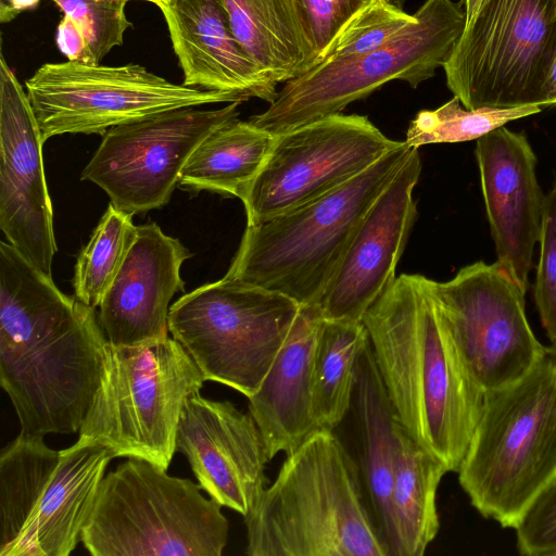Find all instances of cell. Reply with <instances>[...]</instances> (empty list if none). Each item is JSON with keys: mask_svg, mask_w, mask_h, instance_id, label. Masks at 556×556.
<instances>
[{"mask_svg": "<svg viewBox=\"0 0 556 556\" xmlns=\"http://www.w3.org/2000/svg\"><path fill=\"white\" fill-rule=\"evenodd\" d=\"M185 245L159 225L137 226L126 258L99 305V323L114 346H136L166 340L169 302L184 291Z\"/></svg>", "mask_w": 556, "mask_h": 556, "instance_id": "cell-20", "label": "cell"}, {"mask_svg": "<svg viewBox=\"0 0 556 556\" xmlns=\"http://www.w3.org/2000/svg\"><path fill=\"white\" fill-rule=\"evenodd\" d=\"M375 0H294L317 55L323 62L332 43L361 11Z\"/></svg>", "mask_w": 556, "mask_h": 556, "instance_id": "cell-33", "label": "cell"}, {"mask_svg": "<svg viewBox=\"0 0 556 556\" xmlns=\"http://www.w3.org/2000/svg\"><path fill=\"white\" fill-rule=\"evenodd\" d=\"M458 480L472 506L504 528L556 477V345L519 379L485 392Z\"/></svg>", "mask_w": 556, "mask_h": 556, "instance_id": "cell-4", "label": "cell"}, {"mask_svg": "<svg viewBox=\"0 0 556 556\" xmlns=\"http://www.w3.org/2000/svg\"><path fill=\"white\" fill-rule=\"evenodd\" d=\"M414 14L416 20L381 48L318 63L288 80L267 110L249 121L277 136L339 114L389 81L416 88L432 78L465 29V11L462 2L426 0Z\"/></svg>", "mask_w": 556, "mask_h": 556, "instance_id": "cell-9", "label": "cell"}, {"mask_svg": "<svg viewBox=\"0 0 556 556\" xmlns=\"http://www.w3.org/2000/svg\"><path fill=\"white\" fill-rule=\"evenodd\" d=\"M476 157L497 262L526 293L545 201L536 156L523 134L502 126L477 140Z\"/></svg>", "mask_w": 556, "mask_h": 556, "instance_id": "cell-19", "label": "cell"}, {"mask_svg": "<svg viewBox=\"0 0 556 556\" xmlns=\"http://www.w3.org/2000/svg\"><path fill=\"white\" fill-rule=\"evenodd\" d=\"M111 452L77 440L64 450L18 434L0 455V556H68L81 541Z\"/></svg>", "mask_w": 556, "mask_h": 556, "instance_id": "cell-7", "label": "cell"}, {"mask_svg": "<svg viewBox=\"0 0 556 556\" xmlns=\"http://www.w3.org/2000/svg\"><path fill=\"white\" fill-rule=\"evenodd\" d=\"M222 1L239 45L273 83H287L318 64L294 0Z\"/></svg>", "mask_w": 556, "mask_h": 556, "instance_id": "cell-24", "label": "cell"}, {"mask_svg": "<svg viewBox=\"0 0 556 556\" xmlns=\"http://www.w3.org/2000/svg\"><path fill=\"white\" fill-rule=\"evenodd\" d=\"M176 447L187 457L201 489L219 505L244 517L261 500L269 458L250 413L195 392L185 402Z\"/></svg>", "mask_w": 556, "mask_h": 556, "instance_id": "cell-18", "label": "cell"}, {"mask_svg": "<svg viewBox=\"0 0 556 556\" xmlns=\"http://www.w3.org/2000/svg\"><path fill=\"white\" fill-rule=\"evenodd\" d=\"M242 102L214 110L180 108L109 129L81 173L119 211L143 214L166 205L195 147L238 119Z\"/></svg>", "mask_w": 556, "mask_h": 556, "instance_id": "cell-15", "label": "cell"}, {"mask_svg": "<svg viewBox=\"0 0 556 556\" xmlns=\"http://www.w3.org/2000/svg\"><path fill=\"white\" fill-rule=\"evenodd\" d=\"M556 52V0H481L443 66L466 109L541 106Z\"/></svg>", "mask_w": 556, "mask_h": 556, "instance_id": "cell-11", "label": "cell"}, {"mask_svg": "<svg viewBox=\"0 0 556 556\" xmlns=\"http://www.w3.org/2000/svg\"><path fill=\"white\" fill-rule=\"evenodd\" d=\"M539 105L466 109L457 97L434 110H422L409 123L406 143L419 148L430 143L478 140L508 122L541 112Z\"/></svg>", "mask_w": 556, "mask_h": 556, "instance_id": "cell-29", "label": "cell"}, {"mask_svg": "<svg viewBox=\"0 0 556 556\" xmlns=\"http://www.w3.org/2000/svg\"><path fill=\"white\" fill-rule=\"evenodd\" d=\"M108 339L96 309L64 294L0 242V384L23 435L78 432L98 390Z\"/></svg>", "mask_w": 556, "mask_h": 556, "instance_id": "cell-1", "label": "cell"}, {"mask_svg": "<svg viewBox=\"0 0 556 556\" xmlns=\"http://www.w3.org/2000/svg\"><path fill=\"white\" fill-rule=\"evenodd\" d=\"M204 378L174 338L136 345L108 342L101 382L78 440L106 447L113 457H135L167 469L186 400Z\"/></svg>", "mask_w": 556, "mask_h": 556, "instance_id": "cell-8", "label": "cell"}, {"mask_svg": "<svg viewBox=\"0 0 556 556\" xmlns=\"http://www.w3.org/2000/svg\"><path fill=\"white\" fill-rule=\"evenodd\" d=\"M244 523L250 556H386L356 467L329 429L287 454Z\"/></svg>", "mask_w": 556, "mask_h": 556, "instance_id": "cell-3", "label": "cell"}, {"mask_svg": "<svg viewBox=\"0 0 556 556\" xmlns=\"http://www.w3.org/2000/svg\"><path fill=\"white\" fill-rule=\"evenodd\" d=\"M126 1H129V0H126ZM139 1L151 2V3L160 7V4L162 3L163 0H139Z\"/></svg>", "mask_w": 556, "mask_h": 556, "instance_id": "cell-39", "label": "cell"}, {"mask_svg": "<svg viewBox=\"0 0 556 556\" xmlns=\"http://www.w3.org/2000/svg\"><path fill=\"white\" fill-rule=\"evenodd\" d=\"M402 430L368 339L357 359L349 410L333 431L356 467L362 496L386 556H399L391 494Z\"/></svg>", "mask_w": 556, "mask_h": 556, "instance_id": "cell-21", "label": "cell"}, {"mask_svg": "<svg viewBox=\"0 0 556 556\" xmlns=\"http://www.w3.org/2000/svg\"><path fill=\"white\" fill-rule=\"evenodd\" d=\"M367 116L330 115L277 135L242 203L247 225L291 211L346 184L399 146Z\"/></svg>", "mask_w": 556, "mask_h": 556, "instance_id": "cell-13", "label": "cell"}, {"mask_svg": "<svg viewBox=\"0 0 556 556\" xmlns=\"http://www.w3.org/2000/svg\"><path fill=\"white\" fill-rule=\"evenodd\" d=\"M368 339L363 321L324 320L313 374V412L318 429L333 430L346 415L357 359Z\"/></svg>", "mask_w": 556, "mask_h": 556, "instance_id": "cell-27", "label": "cell"}, {"mask_svg": "<svg viewBox=\"0 0 556 556\" xmlns=\"http://www.w3.org/2000/svg\"><path fill=\"white\" fill-rule=\"evenodd\" d=\"M412 150L401 141L333 191L247 225L225 277L278 291L300 305L319 304L362 219Z\"/></svg>", "mask_w": 556, "mask_h": 556, "instance_id": "cell-5", "label": "cell"}, {"mask_svg": "<svg viewBox=\"0 0 556 556\" xmlns=\"http://www.w3.org/2000/svg\"><path fill=\"white\" fill-rule=\"evenodd\" d=\"M132 215L108 206L88 243L77 256L74 268V296L93 308L99 307L117 276L136 238Z\"/></svg>", "mask_w": 556, "mask_h": 556, "instance_id": "cell-28", "label": "cell"}, {"mask_svg": "<svg viewBox=\"0 0 556 556\" xmlns=\"http://www.w3.org/2000/svg\"><path fill=\"white\" fill-rule=\"evenodd\" d=\"M481 0H462V4H464V11L466 16V24L472 18L476 11L479 8Z\"/></svg>", "mask_w": 556, "mask_h": 556, "instance_id": "cell-37", "label": "cell"}, {"mask_svg": "<svg viewBox=\"0 0 556 556\" xmlns=\"http://www.w3.org/2000/svg\"><path fill=\"white\" fill-rule=\"evenodd\" d=\"M389 2L393 3L394 5L399 7V8H402L403 4L407 1V0H388Z\"/></svg>", "mask_w": 556, "mask_h": 556, "instance_id": "cell-38", "label": "cell"}, {"mask_svg": "<svg viewBox=\"0 0 556 556\" xmlns=\"http://www.w3.org/2000/svg\"><path fill=\"white\" fill-rule=\"evenodd\" d=\"M159 8L185 86L274 101L277 84L239 45L222 0H163Z\"/></svg>", "mask_w": 556, "mask_h": 556, "instance_id": "cell-22", "label": "cell"}, {"mask_svg": "<svg viewBox=\"0 0 556 556\" xmlns=\"http://www.w3.org/2000/svg\"><path fill=\"white\" fill-rule=\"evenodd\" d=\"M415 20V14H407L388 0H375L348 23L323 62L379 49Z\"/></svg>", "mask_w": 556, "mask_h": 556, "instance_id": "cell-31", "label": "cell"}, {"mask_svg": "<svg viewBox=\"0 0 556 556\" xmlns=\"http://www.w3.org/2000/svg\"><path fill=\"white\" fill-rule=\"evenodd\" d=\"M276 136L236 119L206 136L192 151L180 174V186L244 199L265 164Z\"/></svg>", "mask_w": 556, "mask_h": 556, "instance_id": "cell-25", "label": "cell"}, {"mask_svg": "<svg viewBox=\"0 0 556 556\" xmlns=\"http://www.w3.org/2000/svg\"><path fill=\"white\" fill-rule=\"evenodd\" d=\"M40 0H1L0 1V21L9 23L21 13L35 9Z\"/></svg>", "mask_w": 556, "mask_h": 556, "instance_id": "cell-35", "label": "cell"}, {"mask_svg": "<svg viewBox=\"0 0 556 556\" xmlns=\"http://www.w3.org/2000/svg\"><path fill=\"white\" fill-rule=\"evenodd\" d=\"M446 472L440 459L402 430L391 494L399 556H421L435 538L437 491Z\"/></svg>", "mask_w": 556, "mask_h": 556, "instance_id": "cell-26", "label": "cell"}, {"mask_svg": "<svg viewBox=\"0 0 556 556\" xmlns=\"http://www.w3.org/2000/svg\"><path fill=\"white\" fill-rule=\"evenodd\" d=\"M431 292L473 378L489 392L522 377L544 345L525 312V292L497 261L463 267Z\"/></svg>", "mask_w": 556, "mask_h": 556, "instance_id": "cell-14", "label": "cell"}, {"mask_svg": "<svg viewBox=\"0 0 556 556\" xmlns=\"http://www.w3.org/2000/svg\"><path fill=\"white\" fill-rule=\"evenodd\" d=\"M43 141L64 134H100L165 111L248 97L170 83L144 66L45 63L26 80Z\"/></svg>", "mask_w": 556, "mask_h": 556, "instance_id": "cell-12", "label": "cell"}, {"mask_svg": "<svg viewBox=\"0 0 556 556\" xmlns=\"http://www.w3.org/2000/svg\"><path fill=\"white\" fill-rule=\"evenodd\" d=\"M300 307L278 291L224 277L179 298L169 308L168 329L205 381L226 384L249 399L286 342Z\"/></svg>", "mask_w": 556, "mask_h": 556, "instance_id": "cell-10", "label": "cell"}, {"mask_svg": "<svg viewBox=\"0 0 556 556\" xmlns=\"http://www.w3.org/2000/svg\"><path fill=\"white\" fill-rule=\"evenodd\" d=\"M72 22L84 46L81 63L98 65L124 42L131 22L126 0H52Z\"/></svg>", "mask_w": 556, "mask_h": 556, "instance_id": "cell-30", "label": "cell"}, {"mask_svg": "<svg viewBox=\"0 0 556 556\" xmlns=\"http://www.w3.org/2000/svg\"><path fill=\"white\" fill-rule=\"evenodd\" d=\"M556 105V52L541 92V108Z\"/></svg>", "mask_w": 556, "mask_h": 556, "instance_id": "cell-36", "label": "cell"}, {"mask_svg": "<svg viewBox=\"0 0 556 556\" xmlns=\"http://www.w3.org/2000/svg\"><path fill=\"white\" fill-rule=\"evenodd\" d=\"M421 173L417 148L370 206L324 295L325 319L363 321L393 285L395 270L417 217L413 191Z\"/></svg>", "mask_w": 556, "mask_h": 556, "instance_id": "cell-17", "label": "cell"}, {"mask_svg": "<svg viewBox=\"0 0 556 556\" xmlns=\"http://www.w3.org/2000/svg\"><path fill=\"white\" fill-rule=\"evenodd\" d=\"M128 457L101 480L81 532L93 556H220L228 540L222 505L199 483Z\"/></svg>", "mask_w": 556, "mask_h": 556, "instance_id": "cell-6", "label": "cell"}, {"mask_svg": "<svg viewBox=\"0 0 556 556\" xmlns=\"http://www.w3.org/2000/svg\"><path fill=\"white\" fill-rule=\"evenodd\" d=\"M363 323L402 428L448 471H458L485 392L454 342L429 278L396 277Z\"/></svg>", "mask_w": 556, "mask_h": 556, "instance_id": "cell-2", "label": "cell"}, {"mask_svg": "<svg viewBox=\"0 0 556 556\" xmlns=\"http://www.w3.org/2000/svg\"><path fill=\"white\" fill-rule=\"evenodd\" d=\"M515 530L520 554L556 556V477L530 504Z\"/></svg>", "mask_w": 556, "mask_h": 556, "instance_id": "cell-34", "label": "cell"}, {"mask_svg": "<svg viewBox=\"0 0 556 556\" xmlns=\"http://www.w3.org/2000/svg\"><path fill=\"white\" fill-rule=\"evenodd\" d=\"M325 317L320 305H301L289 336L257 391L249 412L268 458L291 453L318 430L313 412L316 345Z\"/></svg>", "mask_w": 556, "mask_h": 556, "instance_id": "cell-23", "label": "cell"}, {"mask_svg": "<svg viewBox=\"0 0 556 556\" xmlns=\"http://www.w3.org/2000/svg\"><path fill=\"white\" fill-rule=\"evenodd\" d=\"M42 139L29 98L0 54V227L8 242L52 277L56 252Z\"/></svg>", "mask_w": 556, "mask_h": 556, "instance_id": "cell-16", "label": "cell"}, {"mask_svg": "<svg viewBox=\"0 0 556 556\" xmlns=\"http://www.w3.org/2000/svg\"><path fill=\"white\" fill-rule=\"evenodd\" d=\"M534 300L542 326L556 345V182L545 195Z\"/></svg>", "mask_w": 556, "mask_h": 556, "instance_id": "cell-32", "label": "cell"}]
</instances>
